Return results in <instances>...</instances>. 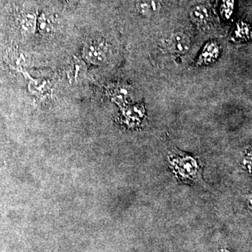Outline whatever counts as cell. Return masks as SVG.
I'll return each mask as SVG.
<instances>
[{
  "label": "cell",
  "instance_id": "obj_1",
  "mask_svg": "<svg viewBox=\"0 0 252 252\" xmlns=\"http://www.w3.org/2000/svg\"><path fill=\"white\" fill-rule=\"evenodd\" d=\"M83 56L91 64L102 65L108 61V45L100 39H89L83 48Z\"/></svg>",
  "mask_w": 252,
  "mask_h": 252
},
{
  "label": "cell",
  "instance_id": "obj_2",
  "mask_svg": "<svg viewBox=\"0 0 252 252\" xmlns=\"http://www.w3.org/2000/svg\"><path fill=\"white\" fill-rule=\"evenodd\" d=\"M168 49L177 54H185L190 47V41L188 36L182 32L172 34L167 41Z\"/></svg>",
  "mask_w": 252,
  "mask_h": 252
},
{
  "label": "cell",
  "instance_id": "obj_3",
  "mask_svg": "<svg viewBox=\"0 0 252 252\" xmlns=\"http://www.w3.org/2000/svg\"><path fill=\"white\" fill-rule=\"evenodd\" d=\"M175 166L177 167V172L183 178L195 179L198 175V165L193 159L188 158V163H186V158L175 159ZM177 169V168H176Z\"/></svg>",
  "mask_w": 252,
  "mask_h": 252
},
{
  "label": "cell",
  "instance_id": "obj_4",
  "mask_svg": "<svg viewBox=\"0 0 252 252\" xmlns=\"http://www.w3.org/2000/svg\"><path fill=\"white\" fill-rule=\"evenodd\" d=\"M220 55V48L217 43L209 42L205 45V47L200 54L198 59L199 64H208L215 62Z\"/></svg>",
  "mask_w": 252,
  "mask_h": 252
},
{
  "label": "cell",
  "instance_id": "obj_5",
  "mask_svg": "<svg viewBox=\"0 0 252 252\" xmlns=\"http://www.w3.org/2000/svg\"><path fill=\"white\" fill-rule=\"evenodd\" d=\"M37 24V17L36 14L29 13L24 15L20 23L21 32L26 36H31L35 32Z\"/></svg>",
  "mask_w": 252,
  "mask_h": 252
},
{
  "label": "cell",
  "instance_id": "obj_6",
  "mask_svg": "<svg viewBox=\"0 0 252 252\" xmlns=\"http://www.w3.org/2000/svg\"><path fill=\"white\" fill-rule=\"evenodd\" d=\"M36 29L43 35H51L56 31V25L52 18L45 14H41L37 18Z\"/></svg>",
  "mask_w": 252,
  "mask_h": 252
},
{
  "label": "cell",
  "instance_id": "obj_7",
  "mask_svg": "<svg viewBox=\"0 0 252 252\" xmlns=\"http://www.w3.org/2000/svg\"><path fill=\"white\" fill-rule=\"evenodd\" d=\"M137 9L143 16H149L157 11V4L155 0H139Z\"/></svg>",
  "mask_w": 252,
  "mask_h": 252
},
{
  "label": "cell",
  "instance_id": "obj_8",
  "mask_svg": "<svg viewBox=\"0 0 252 252\" xmlns=\"http://www.w3.org/2000/svg\"><path fill=\"white\" fill-rule=\"evenodd\" d=\"M190 16L194 22L200 23L206 21L209 17V13L205 6H196L192 9Z\"/></svg>",
  "mask_w": 252,
  "mask_h": 252
},
{
  "label": "cell",
  "instance_id": "obj_9",
  "mask_svg": "<svg viewBox=\"0 0 252 252\" xmlns=\"http://www.w3.org/2000/svg\"><path fill=\"white\" fill-rule=\"evenodd\" d=\"M233 9H234V0H223L220 6V14L225 19H228L233 14Z\"/></svg>",
  "mask_w": 252,
  "mask_h": 252
},
{
  "label": "cell",
  "instance_id": "obj_10",
  "mask_svg": "<svg viewBox=\"0 0 252 252\" xmlns=\"http://www.w3.org/2000/svg\"><path fill=\"white\" fill-rule=\"evenodd\" d=\"M235 35L238 39H249L250 36L251 35L250 26L245 23H239L237 26L236 31H235Z\"/></svg>",
  "mask_w": 252,
  "mask_h": 252
},
{
  "label": "cell",
  "instance_id": "obj_11",
  "mask_svg": "<svg viewBox=\"0 0 252 252\" xmlns=\"http://www.w3.org/2000/svg\"><path fill=\"white\" fill-rule=\"evenodd\" d=\"M68 1H79V0H68Z\"/></svg>",
  "mask_w": 252,
  "mask_h": 252
}]
</instances>
